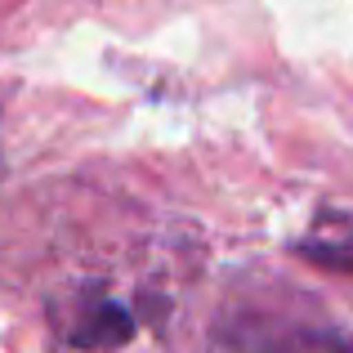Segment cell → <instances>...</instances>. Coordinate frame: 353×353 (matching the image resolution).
Here are the masks:
<instances>
[{
    "mask_svg": "<svg viewBox=\"0 0 353 353\" xmlns=\"http://www.w3.org/2000/svg\"><path fill=\"white\" fill-rule=\"evenodd\" d=\"M331 228H336V237H327L318 228L309 241H304V255L318 259V264H340V268H353V224H345V219H327Z\"/></svg>",
    "mask_w": 353,
    "mask_h": 353,
    "instance_id": "cell-2",
    "label": "cell"
},
{
    "mask_svg": "<svg viewBox=\"0 0 353 353\" xmlns=\"http://www.w3.org/2000/svg\"><path fill=\"white\" fill-rule=\"evenodd\" d=\"M264 353H353V340L340 331H291L273 340Z\"/></svg>",
    "mask_w": 353,
    "mask_h": 353,
    "instance_id": "cell-3",
    "label": "cell"
},
{
    "mask_svg": "<svg viewBox=\"0 0 353 353\" xmlns=\"http://www.w3.org/2000/svg\"><path fill=\"white\" fill-rule=\"evenodd\" d=\"M139 331V318L130 304L121 300H108V295H99V300H90L85 309L77 313V318L68 322V345L72 349H90V353H103V349H121L130 345Z\"/></svg>",
    "mask_w": 353,
    "mask_h": 353,
    "instance_id": "cell-1",
    "label": "cell"
}]
</instances>
